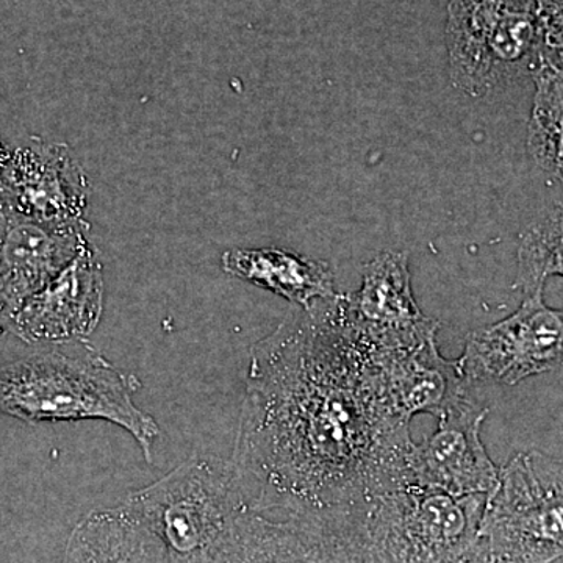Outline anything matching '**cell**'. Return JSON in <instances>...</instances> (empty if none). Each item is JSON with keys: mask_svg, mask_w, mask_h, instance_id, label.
Segmentation results:
<instances>
[{"mask_svg": "<svg viewBox=\"0 0 563 563\" xmlns=\"http://www.w3.org/2000/svg\"><path fill=\"white\" fill-rule=\"evenodd\" d=\"M7 331H10L9 320H7L5 314L0 312V335Z\"/></svg>", "mask_w": 563, "mask_h": 563, "instance_id": "cell-20", "label": "cell"}, {"mask_svg": "<svg viewBox=\"0 0 563 563\" xmlns=\"http://www.w3.org/2000/svg\"><path fill=\"white\" fill-rule=\"evenodd\" d=\"M369 346L385 396L406 420L418 413L437 417L468 395L459 362L440 354L437 335L409 346Z\"/></svg>", "mask_w": 563, "mask_h": 563, "instance_id": "cell-14", "label": "cell"}, {"mask_svg": "<svg viewBox=\"0 0 563 563\" xmlns=\"http://www.w3.org/2000/svg\"><path fill=\"white\" fill-rule=\"evenodd\" d=\"M448 58L454 87L483 98L548 62L540 0H453Z\"/></svg>", "mask_w": 563, "mask_h": 563, "instance_id": "cell-4", "label": "cell"}, {"mask_svg": "<svg viewBox=\"0 0 563 563\" xmlns=\"http://www.w3.org/2000/svg\"><path fill=\"white\" fill-rule=\"evenodd\" d=\"M409 426L336 292L252 347L229 466L254 512H366L412 484Z\"/></svg>", "mask_w": 563, "mask_h": 563, "instance_id": "cell-1", "label": "cell"}, {"mask_svg": "<svg viewBox=\"0 0 563 563\" xmlns=\"http://www.w3.org/2000/svg\"><path fill=\"white\" fill-rule=\"evenodd\" d=\"M553 276L563 277V202L525 233L518 250V285L525 295L543 291Z\"/></svg>", "mask_w": 563, "mask_h": 563, "instance_id": "cell-18", "label": "cell"}, {"mask_svg": "<svg viewBox=\"0 0 563 563\" xmlns=\"http://www.w3.org/2000/svg\"><path fill=\"white\" fill-rule=\"evenodd\" d=\"M139 388V377L80 342L73 350L35 352L0 366V415L24 422H113L131 433L151 463L161 428L133 401Z\"/></svg>", "mask_w": 563, "mask_h": 563, "instance_id": "cell-2", "label": "cell"}, {"mask_svg": "<svg viewBox=\"0 0 563 563\" xmlns=\"http://www.w3.org/2000/svg\"><path fill=\"white\" fill-rule=\"evenodd\" d=\"M221 265L231 276L276 292L303 309L336 295L331 266L295 252L277 247L231 250L222 254Z\"/></svg>", "mask_w": 563, "mask_h": 563, "instance_id": "cell-15", "label": "cell"}, {"mask_svg": "<svg viewBox=\"0 0 563 563\" xmlns=\"http://www.w3.org/2000/svg\"><path fill=\"white\" fill-rule=\"evenodd\" d=\"M9 147L3 146L2 141H0V166L5 162L7 155H9Z\"/></svg>", "mask_w": 563, "mask_h": 563, "instance_id": "cell-21", "label": "cell"}, {"mask_svg": "<svg viewBox=\"0 0 563 563\" xmlns=\"http://www.w3.org/2000/svg\"><path fill=\"white\" fill-rule=\"evenodd\" d=\"M102 265L92 244L27 299L10 321V332L29 344L84 342L101 321Z\"/></svg>", "mask_w": 563, "mask_h": 563, "instance_id": "cell-11", "label": "cell"}, {"mask_svg": "<svg viewBox=\"0 0 563 563\" xmlns=\"http://www.w3.org/2000/svg\"><path fill=\"white\" fill-rule=\"evenodd\" d=\"M62 563H169L165 548L121 506L92 510L70 532Z\"/></svg>", "mask_w": 563, "mask_h": 563, "instance_id": "cell-16", "label": "cell"}, {"mask_svg": "<svg viewBox=\"0 0 563 563\" xmlns=\"http://www.w3.org/2000/svg\"><path fill=\"white\" fill-rule=\"evenodd\" d=\"M488 409L470 395L437 415L439 426L424 442L415 443L412 484L455 496L490 498L499 484V470L481 440Z\"/></svg>", "mask_w": 563, "mask_h": 563, "instance_id": "cell-10", "label": "cell"}, {"mask_svg": "<svg viewBox=\"0 0 563 563\" xmlns=\"http://www.w3.org/2000/svg\"><path fill=\"white\" fill-rule=\"evenodd\" d=\"M457 362L468 385H517L562 368L563 309H550L543 291L525 295L517 312L470 333Z\"/></svg>", "mask_w": 563, "mask_h": 563, "instance_id": "cell-8", "label": "cell"}, {"mask_svg": "<svg viewBox=\"0 0 563 563\" xmlns=\"http://www.w3.org/2000/svg\"><path fill=\"white\" fill-rule=\"evenodd\" d=\"M87 222L43 224L0 211V312L9 320L85 247Z\"/></svg>", "mask_w": 563, "mask_h": 563, "instance_id": "cell-13", "label": "cell"}, {"mask_svg": "<svg viewBox=\"0 0 563 563\" xmlns=\"http://www.w3.org/2000/svg\"><path fill=\"white\" fill-rule=\"evenodd\" d=\"M459 563H525L512 558V555L504 554L501 551L495 550L484 540L477 539L472 550L468 551Z\"/></svg>", "mask_w": 563, "mask_h": 563, "instance_id": "cell-19", "label": "cell"}, {"mask_svg": "<svg viewBox=\"0 0 563 563\" xmlns=\"http://www.w3.org/2000/svg\"><path fill=\"white\" fill-rule=\"evenodd\" d=\"M342 303L352 328L374 346H409L440 329L415 301L406 252H383L366 263L361 290L342 295Z\"/></svg>", "mask_w": 563, "mask_h": 563, "instance_id": "cell-12", "label": "cell"}, {"mask_svg": "<svg viewBox=\"0 0 563 563\" xmlns=\"http://www.w3.org/2000/svg\"><path fill=\"white\" fill-rule=\"evenodd\" d=\"M120 506L161 540L169 563H228L250 509L229 462L198 455Z\"/></svg>", "mask_w": 563, "mask_h": 563, "instance_id": "cell-3", "label": "cell"}, {"mask_svg": "<svg viewBox=\"0 0 563 563\" xmlns=\"http://www.w3.org/2000/svg\"><path fill=\"white\" fill-rule=\"evenodd\" d=\"M228 563H398L373 539L365 515L246 510Z\"/></svg>", "mask_w": 563, "mask_h": 563, "instance_id": "cell-7", "label": "cell"}, {"mask_svg": "<svg viewBox=\"0 0 563 563\" xmlns=\"http://www.w3.org/2000/svg\"><path fill=\"white\" fill-rule=\"evenodd\" d=\"M533 81L529 152L544 173L563 184V69L544 63L533 74Z\"/></svg>", "mask_w": 563, "mask_h": 563, "instance_id": "cell-17", "label": "cell"}, {"mask_svg": "<svg viewBox=\"0 0 563 563\" xmlns=\"http://www.w3.org/2000/svg\"><path fill=\"white\" fill-rule=\"evenodd\" d=\"M487 501L407 484L366 510V528L395 562L459 563L479 539Z\"/></svg>", "mask_w": 563, "mask_h": 563, "instance_id": "cell-6", "label": "cell"}, {"mask_svg": "<svg viewBox=\"0 0 563 563\" xmlns=\"http://www.w3.org/2000/svg\"><path fill=\"white\" fill-rule=\"evenodd\" d=\"M479 539L525 563L563 559V461L529 451L499 470Z\"/></svg>", "mask_w": 563, "mask_h": 563, "instance_id": "cell-5", "label": "cell"}, {"mask_svg": "<svg viewBox=\"0 0 563 563\" xmlns=\"http://www.w3.org/2000/svg\"><path fill=\"white\" fill-rule=\"evenodd\" d=\"M88 207L84 169L60 143L33 140L0 166V211L43 224H79Z\"/></svg>", "mask_w": 563, "mask_h": 563, "instance_id": "cell-9", "label": "cell"}]
</instances>
